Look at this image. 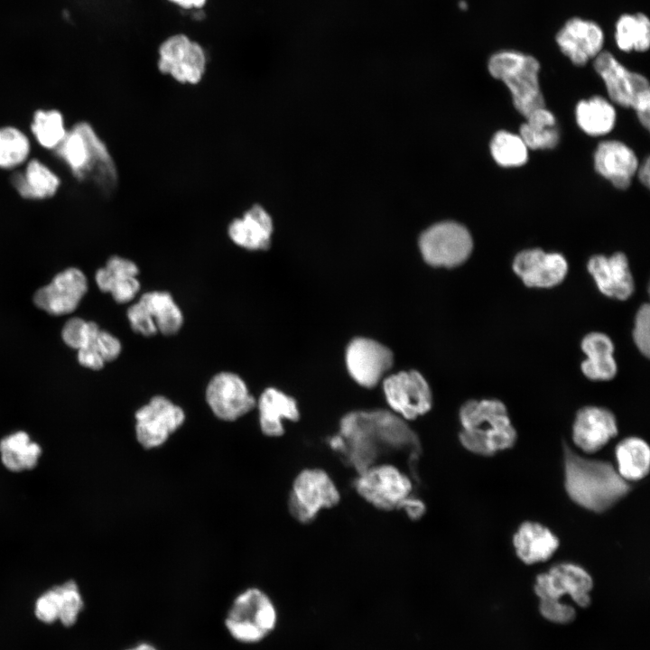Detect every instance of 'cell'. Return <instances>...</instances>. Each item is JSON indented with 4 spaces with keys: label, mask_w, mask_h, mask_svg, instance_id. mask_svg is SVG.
<instances>
[{
    "label": "cell",
    "mask_w": 650,
    "mask_h": 650,
    "mask_svg": "<svg viewBox=\"0 0 650 650\" xmlns=\"http://www.w3.org/2000/svg\"><path fill=\"white\" fill-rule=\"evenodd\" d=\"M42 453V446L23 431L12 432L0 440L1 462L14 473L33 469Z\"/></svg>",
    "instance_id": "30"
},
{
    "label": "cell",
    "mask_w": 650,
    "mask_h": 650,
    "mask_svg": "<svg viewBox=\"0 0 650 650\" xmlns=\"http://www.w3.org/2000/svg\"><path fill=\"white\" fill-rule=\"evenodd\" d=\"M184 9H198L202 7L207 0H168Z\"/></svg>",
    "instance_id": "46"
},
{
    "label": "cell",
    "mask_w": 650,
    "mask_h": 650,
    "mask_svg": "<svg viewBox=\"0 0 650 650\" xmlns=\"http://www.w3.org/2000/svg\"><path fill=\"white\" fill-rule=\"evenodd\" d=\"M399 510L404 512L411 520H419L426 513V505L413 494L403 502Z\"/></svg>",
    "instance_id": "45"
},
{
    "label": "cell",
    "mask_w": 650,
    "mask_h": 650,
    "mask_svg": "<svg viewBox=\"0 0 650 650\" xmlns=\"http://www.w3.org/2000/svg\"><path fill=\"white\" fill-rule=\"evenodd\" d=\"M650 163H649V158H647L645 162L642 164L640 170L638 171V177L640 181L645 184L646 187H649V181H650Z\"/></svg>",
    "instance_id": "47"
},
{
    "label": "cell",
    "mask_w": 650,
    "mask_h": 650,
    "mask_svg": "<svg viewBox=\"0 0 650 650\" xmlns=\"http://www.w3.org/2000/svg\"><path fill=\"white\" fill-rule=\"evenodd\" d=\"M60 612V594L59 585H55L37 598L34 604V614L40 621L51 624L59 620Z\"/></svg>",
    "instance_id": "39"
},
{
    "label": "cell",
    "mask_w": 650,
    "mask_h": 650,
    "mask_svg": "<svg viewBox=\"0 0 650 650\" xmlns=\"http://www.w3.org/2000/svg\"><path fill=\"white\" fill-rule=\"evenodd\" d=\"M489 73L509 88L515 108L525 117L544 107L538 74L540 64L531 56L515 51L494 53L488 60Z\"/></svg>",
    "instance_id": "5"
},
{
    "label": "cell",
    "mask_w": 650,
    "mask_h": 650,
    "mask_svg": "<svg viewBox=\"0 0 650 650\" xmlns=\"http://www.w3.org/2000/svg\"><path fill=\"white\" fill-rule=\"evenodd\" d=\"M11 183L18 194L26 200H44L57 192L60 179L38 159L27 162L23 172H14Z\"/></svg>",
    "instance_id": "28"
},
{
    "label": "cell",
    "mask_w": 650,
    "mask_h": 650,
    "mask_svg": "<svg viewBox=\"0 0 650 650\" xmlns=\"http://www.w3.org/2000/svg\"><path fill=\"white\" fill-rule=\"evenodd\" d=\"M329 443L356 473L380 462L386 454L404 453L413 460L421 449L418 436L406 421L385 410L347 413Z\"/></svg>",
    "instance_id": "1"
},
{
    "label": "cell",
    "mask_w": 650,
    "mask_h": 650,
    "mask_svg": "<svg viewBox=\"0 0 650 650\" xmlns=\"http://www.w3.org/2000/svg\"><path fill=\"white\" fill-rule=\"evenodd\" d=\"M592 587V578L587 571L577 564L562 562L536 577L534 591L540 599L560 600L569 594L577 605L586 608L590 604Z\"/></svg>",
    "instance_id": "15"
},
{
    "label": "cell",
    "mask_w": 650,
    "mask_h": 650,
    "mask_svg": "<svg viewBox=\"0 0 650 650\" xmlns=\"http://www.w3.org/2000/svg\"><path fill=\"white\" fill-rule=\"evenodd\" d=\"M135 433L139 443L152 449L162 445L185 421L183 410L168 398L156 395L135 413Z\"/></svg>",
    "instance_id": "14"
},
{
    "label": "cell",
    "mask_w": 650,
    "mask_h": 650,
    "mask_svg": "<svg viewBox=\"0 0 650 650\" xmlns=\"http://www.w3.org/2000/svg\"><path fill=\"white\" fill-rule=\"evenodd\" d=\"M490 151L497 163L503 167L521 166L528 159V148L520 135L506 131L495 134Z\"/></svg>",
    "instance_id": "36"
},
{
    "label": "cell",
    "mask_w": 650,
    "mask_h": 650,
    "mask_svg": "<svg viewBox=\"0 0 650 650\" xmlns=\"http://www.w3.org/2000/svg\"><path fill=\"white\" fill-rule=\"evenodd\" d=\"M588 270L599 290L606 296L626 300L634 291V281L628 262L623 253L611 256L597 255L588 263Z\"/></svg>",
    "instance_id": "23"
},
{
    "label": "cell",
    "mask_w": 650,
    "mask_h": 650,
    "mask_svg": "<svg viewBox=\"0 0 650 650\" xmlns=\"http://www.w3.org/2000/svg\"><path fill=\"white\" fill-rule=\"evenodd\" d=\"M353 485L363 500L385 512L399 510L403 502L413 495V489L408 474L396 465L383 461L358 472Z\"/></svg>",
    "instance_id": "7"
},
{
    "label": "cell",
    "mask_w": 650,
    "mask_h": 650,
    "mask_svg": "<svg viewBox=\"0 0 650 650\" xmlns=\"http://www.w3.org/2000/svg\"><path fill=\"white\" fill-rule=\"evenodd\" d=\"M60 592V612L59 621L64 627L73 626L84 608V602L77 582L69 580L59 585Z\"/></svg>",
    "instance_id": "38"
},
{
    "label": "cell",
    "mask_w": 650,
    "mask_h": 650,
    "mask_svg": "<svg viewBox=\"0 0 650 650\" xmlns=\"http://www.w3.org/2000/svg\"><path fill=\"white\" fill-rule=\"evenodd\" d=\"M594 68L606 84L612 101L633 107L641 124L649 128L650 89L648 80L641 74L624 67L608 51H601L594 60Z\"/></svg>",
    "instance_id": "8"
},
{
    "label": "cell",
    "mask_w": 650,
    "mask_h": 650,
    "mask_svg": "<svg viewBox=\"0 0 650 650\" xmlns=\"http://www.w3.org/2000/svg\"><path fill=\"white\" fill-rule=\"evenodd\" d=\"M513 543L517 557L533 564L550 559L559 546V539L543 525L526 521L515 534Z\"/></svg>",
    "instance_id": "26"
},
{
    "label": "cell",
    "mask_w": 650,
    "mask_h": 650,
    "mask_svg": "<svg viewBox=\"0 0 650 650\" xmlns=\"http://www.w3.org/2000/svg\"><path fill=\"white\" fill-rule=\"evenodd\" d=\"M579 126L588 135L598 136L612 130L616 122V111L612 105L601 97L581 100L576 107Z\"/></svg>",
    "instance_id": "33"
},
{
    "label": "cell",
    "mask_w": 650,
    "mask_h": 650,
    "mask_svg": "<svg viewBox=\"0 0 650 650\" xmlns=\"http://www.w3.org/2000/svg\"><path fill=\"white\" fill-rule=\"evenodd\" d=\"M633 334L638 349L648 357L650 352V308L648 304L642 305L638 310Z\"/></svg>",
    "instance_id": "41"
},
{
    "label": "cell",
    "mask_w": 650,
    "mask_h": 650,
    "mask_svg": "<svg viewBox=\"0 0 650 650\" xmlns=\"http://www.w3.org/2000/svg\"><path fill=\"white\" fill-rule=\"evenodd\" d=\"M587 358L581 364L583 374L592 380H609L617 373L611 339L600 332L588 334L581 342Z\"/></svg>",
    "instance_id": "29"
},
{
    "label": "cell",
    "mask_w": 650,
    "mask_h": 650,
    "mask_svg": "<svg viewBox=\"0 0 650 650\" xmlns=\"http://www.w3.org/2000/svg\"><path fill=\"white\" fill-rule=\"evenodd\" d=\"M460 421L462 431L459 440L472 453L492 456L511 448L516 441L506 405L499 400L468 401L460 408Z\"/></svg>",
    "instance_id": "4"
},
{
    "label": "cell",
    "mask_w": 650,
    "mask_h": 650,
    "mask_svg": "<svg viewBox=\"0 0 650 650\" xmlns=\"http://www.w3.org/2000/svg\"><path fill=\"white\" fill-rule=\"evenodd\" d=\"M384 393L393 413L405 421L425 414L432 405L430 386L417 371L390 376L384 382Z\"/></svg>",
    "instance_id": "13"
},
{
    "label": "cell",
    "mask_w": 650,
    "mask_h": 650,
    "mask_svg": "<svg viewBox=\"0 0 650 650\" xmlns=\"http://www.w3.org/2000/svg\"><path fill=\"white\" fill-rule=\"evenodd\" d=\"M520 127V137L527 148L551 149L558 144L560 135L554 116L544 107L537 108L526 116Z\"/></svg>",
    "instance_id": "32"
},
{
    "label": "cell",
    "mask_w": 650,
    "mask_h": 650,
    "mask_svg": "<svg viewBox=\"0 0 650 650\" xmlns=\"http://www.w3.org/2000/svg\"><path fill=\"white\" fill-rule=\"evenodd\" d=\"M125 650H159L155 645L148 642L138 643Z\"/></svg>",
    "instance_id": "48"
},
{
    "label": "cell",
    "mask_w": 650,
    "mask_h": 650,
    "mask_svg": "<svg viewBox=\"0 0 650 650\" xmlns=\"http://www.w3.org/2000/svg\"><path fill=\"white\" fill-rule=\"evenodd\" d=\"M564 452V487L577 505L601 513L623 498L630 487L608 461L583 458L567 444Z\"/></svg>",
    "instance_id": "2"
},
{
    "label": "cell",
    "mask_w": 650,
    "mask_h": 650,
    "mask_svg": "<svg viewBox=\"0 0 650 650\" xmlns=\"http://www.w3.org/2000/svg\"><path fill=\"white\" fill-rule=\"evenodd\" d=\"M99 331L100 330L86 339L83 345L78 349L79 363L81 366L93 370H99L105 365V361L99 353L97 343Z\"/></svg>",
    "instance_id": "42"
},
{
    "label": "cell",
    "mask_w": 650,
    "mask_h": 650,
    "mask_svg": "<svg viewBox=\"0 0 650 650\" xmlns=\"http://www.w3.org/2000/svg\"><path fill=\"white\" fill-rule=\"evenodd\" d=\"M419 246L424 260L431 265L453 267L468 259L473 242L465 227L445 221L425 230L420 237Z\"/></svg>",
    "instance_id": "12"
},
{
    "label": "cell",
    "mask_w": 650,
    "mask_h": 650,
    "mask_svg": "<svg viewBox=\"0 0 650 650\" xmlns=\"http://www.w3.org/2000/svg\"><path fill=\"white\" fill-rule=\"evenodd\" d=\"M615 453L617 470L625 480H640L648 474L650 449L644 440L636 437L627 438L617 445Z\"/></svg>",
    "instance_id": "31"
},
{
    "label": "cell",
    "mask_w": 650,
    "mask_h": 650,
    "mask_svg": "<svg viewBox=\"0 0 650 650\" xmlns=\"http://www.w3.org/2000/svg\"><path fill=\"white\" fill-rule=\"evenodd\" d=\"M54 152L79 181H91L104 192L116 188L118 181L116 162L89 123L75 124Z\"/></svg>",
    "instance_id": "3"
},
{
    "label": "cell",
    "mask_w": 650,
    "mask_h": 650,
    "mask_svg": "<svg viewBox=\"0 0 650 650\" xmlns=\"http://www.w3.org/2000/svg\"><path fill=\"white\" fill-rule=\"evenodd\" d=\"M273 232L272 217L260 204L250 206L240 217L233 218L228 227L231 241L250 251L267 250Z\"/></svg>",
    "instance_id": "22"
},
{
    "label": "cell",
    "mask_w": 650,
    "mask_h": 650,
    "mask_svg": "<svg viewBox=\"0 0 650 650\" xmlns=\"http://www.w3.org/2000/svg\"><path fill=\"white\" fill-rule=\"evenodd\" d=\"M206 400L213 413L224 421H234L252 410L256 401L237 374L215 375L206 388Z\"/></svg>",
    "instance_id": "16"
},
{
    "label": "cell",
    "mask_w": 650,
    "mask_h": 650,
    "mask_svg": "<svg viewBox=\"0 0 650 650\" xmlns=\"http://www.w3.org/2000/svg\"><path fill=\"white\" fill-rule=\"evenodd\" d=\"M539 609L542 616L557 624H569L576 618L575 609L555 599H540Z\"/></svg>",
    "instance_id": "40"
},
{
    "label": "cell",
    "mask_w": 650,
    "mask_h": 650,
    "mask_svg": "<svg viewBox=\"0 0 650 650\" xmlns=\"http://www.w3.org/2000/svg\"><path fill=\"white\" fill-rule=\"evenodd\" d=\"M596 171L616 188L627 189L636 173L638 161L634 152L618 141L601 142L594 154Z\"/></svg>",
    "instance_id": "24"
},
{
    "label": "cell",
    "mask_w": 650,
    "mask_h": 650,
    "mask_svg": "<svg viewBox=\"0 0 650 650\" xmlns=\"http://www.w3.org/2000/svg\"><path fill=\"white\" fill-rule=\"evenodd\" d=\"M87 290L85 274L78 268L70 267L40 288L33 296V302L51 315H65L76 310Z\"/></svg>",
    "instance_id": "17"
},
{
    "label": "cell",
    "mask_w": 650,
    "mask_h": 650,
    "mask_svg": "<svg viewBox=\"0 0 650 650\" xmlns=\"http://www.w3.org/2000/svg\"><path fill=\"white\" fill-rule=\"evenodd\" d=\"M340 498L337 484L326 470L308 468L301 470L292 482L288 508L296 521L307 525L322 510L336 506Z\"/></svg>",
    "instance_id": "9"
},
{
    "label": "cell",
    "mask_w": 650,
    "mask_h": 650,
    "mask_svg": "<svg viewBox=\"0 0 650 650\" xmlns=\"http://www.w3.org/2000/svg\"><path fill=\"white\" fill-rule=\"evenodd\" d=\"M86 320L74 317L67 320L61 330V338L66 345L79 349L83 341V331Z\"/></svg>",
    "instance_id": "43"
},
{
    "label": "cell",
    "mask_w": 650,
    "mask_h": 650,
    "mask_svg": "<svg viewBox=\"0 0 650 650\" xmlns=\"http://www.w3.org/2000/svg\"><path fill=\"white\" fill-rule=\"evenodd\" d=\"M346 363L349 374L359 385L373 387L391 367L393 354L375 340L358 338L347 348Z\"/></svg>",
    "instance_id": "18"
},
{
    "label": "cell",
    "mask_w": 650,
    "mask_h": 650,
    "mask_svg": "<svg viewBox=\"0 0 650 650\" xmlns=\"http://www.w3.org/2000/svg\"><path fill=\"white\" fill-rule=\"evenodd\" d=\"M555 39L561 51L576 66H583L596 58L604 44L601 27L593 21L580 17L569 19Z\"/></svg>",
    "instance_id": "19"
},
{
    "label": "cell",
    "mask_w": 650,
    "mask_h": 650,
    "mask_svg": "<svg viewBox=\"0 0 650 650\" xmlns=\"http://www.w3.org/2000/svg\"><path fill=\"white\" fill-rule=\"evenodd\" d=\"M97 343L105 363L115 360L121 352L122 347L118 339L106 330H100Z\"/></svg>",
    "instance_id": "44"
},
{
    "label": "cell",
    "mask_w": 650,
    "mask_h": 650,
    "mask_svg": "<svg viewBox=\"0 0 650 650\" xmlns=\"http://www.w3.org/2000/svg\"><path fill=\"white\" fill-rule=\"evenodd\" d=\"M513 269L526 286L549 288L564 279L568 264L561 254L534 248L518 253Z\"/></svg>",
    "instance_id": "20"
},
{
    "label": "cell",
    "mask_w": 650,
    "mask_h": 650,
    "mask_svg": "<svg viewBox=\"0 0 650 650\" xmlns=\"http://www.w3.org/2000/svg\"><path fill=\"white\" fill-rule=\"evenodd\" d=\"M31 131L38 144L49 150H54L68 133L63 116L57 109L35 111L31 123Z\"/></svg>",
    "instance_id": "35"
},
{
    "label": "cell",
    "mask_w": 650,
    "mask_h": 650,
    "mask_svg": "<svg viewBox=\"0 0 650 650\" xmlns=\"http://www.w3.org/2000/svg\"><path fill=\"white\" fill-rule=\"evenodd\" d=\"M131 328L145 337L160 332L165 336L177 333L183 324V315L172 295L153 291L141 296L127 310Z\"/></svg>",
    "instance_id": "11"
},
{
    "label": "cell",
    "mask_w": 650,
    "mask_h": 650,
    "mask_svg": "<svg viewBox=\"0 0 650 650\" xmlns=\"http://www.w3.org/2000/svg\"><path fill=\"white\" fill-rule=\"evenodd\" d=\"M257 405L261 431L269 437H279L283 434V420L295 422L300 418L296 401L276 388L265 389Z\"/></svg>",
    "instance_id": "27"
},
{
    "label": "cell",
    "mask_w": 650,
    "mask_h": 650,
    "mask_svg": "<svg viewBox=\"0 0 650 650\" xmlns=\"http://www.w3.org/2000/svg\"><path fill=\"white\" fill-rule=\"evenodd\" d=\"M138 274L139 269L133 261L113 255L104 267L97 271L95 279L100 291L110 292L118 303H126L140 290Z\"/></svg>",
    "instance_id": "25"
},
{
    "label": "cell",
    "mask_w": 650,
    "mask_h": 650,
    "mask_svg": "<svg viewBox=\"0 0 650 650\" xmlns=\"http://www.w3.org/2000/svg\"><path fill=\"white\" fill-rule=\"evenodd\" d=\"M31 144L28 136L14 126L0 127V168L12 169L29 157Z\"/></svg>",
    "instance_id": "37"
},
{
    "label": "cell",
    "mask_w": 650,
    "mask_h": 650,
    "mask_svg": "<svg viewBox=\"0 0 650 650\" xmlns=\"http://www.w3.org/2000/svg\"><path fill=\"white\" fill-rule=\"evenodd\" d=\"M276 608L269 596L257 588H248L233 600L224 625L229 636L242 644H256L275 628Z\"/></svg>",
    "instance_id": "6"
},
{
    "label": "cell",
    "mask_w": 650,
    "mask_h": 650,
    "mask_svg": "<svg viewBox=\"0 0 650 650\" xmlns=\"http://www.w3.org/2000/svg\"><path fill=\"white\" fill-rule=\"evenodd\" d=\"M204 48L183 33L166 38L158 49L157 67L161 73L180 84H199L207 70Z\"/></svg>",
    "instance_id": "10"
},
{
    "label": "cell",
    "mask_w": 650,
    "mask_h": 650,
    "mask_svg": "<svg viewBox=\"0 0 650 650\" xmlns=\"http://www.w3.org/2000/svg\"><path fill=\"white\" fill-rule=\"evenodd\" d=\"M615 40L623 51H645L650 45V22L642 13L625 14L616 23Z\"/></svg>",
    "instance_id": "34"
},
{
    "label": "cell",
    "mask_w": 650,
    "mask_h": 650,
    "mask_svg": "<svg viewBox=\"0 0 650 650\" xmlns=\"http://www.w3.org/2000/svg\"><path fill=\"white\" fill-rule=\"evenodd\" d=\"M617 433V422L610 411L597 406H586L577 413L572 427V439L575 445L583 451H598Z\"/></svg>",
    "instance_id": "21"
}]
</instances>
